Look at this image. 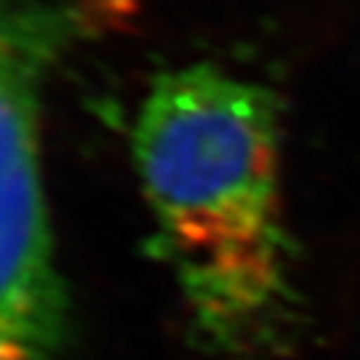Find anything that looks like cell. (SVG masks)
<instances>
[{"label": "cell", "instance_id": "6da1fadb", "mask_svg": "<svg viewBox=\"0 0 360 360\" xmlns=\"http://www.w3.org/2000/svg\"><path fill=\"white\" fill-rule=\"evenodd\" d=\"M281 102L217 65L155 77L134 126L144 198L195 326L217 347L259 345L291 304Z\"/></svg>", "mask_w": 360, "mask_h": 360}, {"label": "cell", "instance_id": "7a4b0ae2", "mask_svg": "<svg viewBox=\"0 0 360 360\" xmlns=\"http://www.w3.org/2000/svg\"><path fill=\"white\" fill-rule=\"evenodd\" d=\"M102 0H0V360H51L65 336L40 171V99Z\"/></svg>", "mask_w": 360, "mask_h": 360}]
</instances>
